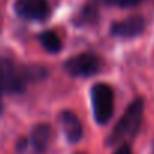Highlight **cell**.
<instances>
[{
  "label": "cell",
  "instance_id": "6da1fadb",
  "mask_svg": "<svg viewBox=\"0 0 154 154\" xmlns=\"http://www.w3.org/2000/svg\"><path fill=\"white\" fill-rule=\"evenodd\" d=\"M45 75H47L45 68L18 65L11 59L0 57V94L23 92L30 82L41 80Z\"/></svg>",
  "mask_w": 154,
  "mask_h": 154
},
{
  "label": "cell",
  "instance_id": "7a4b0ae2",
  "mask_svg": "<svg viewBox=\"0 0 154 154\" xmlns=\"http://www.w3.org/2000/svg\"><path fill=\"white\" fill-rule=\"evenodd\" d=\"M143 119V100L136 98L134 101L130 103L127 110L122 113L116 125L113 127L110 136L107 137L109 145H116L122 143L127 139H131L137 134Z\"/></svg>",
  "mask_w": 154,
  "mask_h": 154
},
{
  "label": "cell",
  "instance_id": "3957f363",
  "mask_svg": "<svg viewBox=\"0 0 154 154\" xmlns=\"http://www.w3.org/2000/svg\"><path fill=\"white\" fill-rule=\"evenodd\" d=\"M94 118L98 124H106L113 113V91L106 83H97L91 89Z\"/></svg>",
  "mask_w": 154,
  "mask_h": 154
},
{
  "label": "cell",
  "instance_id": "277c9868",
  "mask_svg": "<svg viewBox=\"0 0 154 154\" xmlns=\"http://www.w3.org/2000/svg\"><path fill=\"white\" fill-rule=\"evenodd\" d=\"M101 60L92 53H82L66 60L65 69L75 77H89L100 71Z\"/></svg>",
  "mask_w": 154,
  "mask_h": 154
},
{
  "label": "cell",
  "instance_id": "5b68a950",
  "mask_svg": "<svg viewBox=\"0 0 154 154\" xmlns=\"http://www.w3.org/2000/svg\"><path fill=\"white\" fill-rule=\"evenodd\" d=\"M15 12L26 20L42 21L48 17L47 0H17Z\"/></svg>",
  "mask_w": 154,
  "mask_h": 154
},
{
  "label": "cell",
  "instance_id": "8992f818",
  "mask_svg": "<svg viewBox=\"0 0 154 154\" xmlns=\"http://www.w3.org/2000/svg\"><path fill=\"white\" fill-rule=\"evenodd\" d=\"M143 29H145V20L139 15H134L113 23L110 27V33L118 38H134L140 35Z\"/></svg>",
  "mask_w": 154,
  "mask_h": 154
},
{
  "label": "cell",
  "instance_id": "52a82bcc",
  "mask_svg": "<svg viewBox=\"0 0 154 154\" xmlns=\"http://www.w3.org/2000/svg\"><path fill=\"white\" fill-rule=\"evenodd\" d=\"M59 121H60L62 130H63L65 137L68 139V142L74 143L77 140H80V137L83 134V128H82V124H80L79 118H77L72 112H69V110L60 112Z\"/></svg>",
  "mask_w": 154,
  "mask_h": 154
},
{
  "label": "cell",
  "instance_id": "ba28073f",
  "mask_svg": "<svg viewBox=\"0 0 154 154\" xmlns=\"http://www.w3.org/2000/svg\"><path fill=\"white\" fill-rule=\"evenodd\" d=\"M48 140H50V127L47 124H38L36 127H33L29 143L36 154H42L47 149Z\"/></svg>",
  "mask_w": 154,
  "mask_h": 154
},
{
  "label": "cell",
  "instance_id": "9c48e42d",
  "mask_svg": "<svg viewBox=\"0 0 154 154\" xmlns=\"http://www.w3.org/2000/svg\"><path fill=\"white\" fill-rule=\"evenodd\" d=\"M39 42L42 44V47L48 51V53H57L60 51L62 48V42H60V38L51 32V30H47V32H42L39 35Z\"/></svg>",
  "mask_w": 154,
  "mask_h": 154
},
{
  "label": "cell",
  "instance_id": "30bf717a",
  "mask_svg": "<svg viewBox=\"0 0 154 154\" xmlns=\"http://www.w3.org/2000/svg\"><path fill=\"white\" fill-rule=\"evenodd\" d=\"M95 21H97V9L92 6L83 8L79 15V24H88V23H95Z\"/></svg>",
  "mask_w": 154,
  "mask_h": 154
},
{
  "label": "cell",
  "instance_id": "8fae6325",
  "mask_svg": "<svg viewBox=\"0 0 154 154\" xmlns=\"http://www.w3.org/2000/svg\"><path fill=\"white\" fill-rule=\"evenodd\" d=\"M101 3L109 6H118V8H133L142 3L143 0H100Z\"/></svg>",
  "mask_w": 154,
  "mask_h": 154
},
{
  "label": "cell",
  "instance_id": "7c38bea8",
  "mask_svg": "<svg viewBox=\"0 0 154 154\" xmlns=\"http://www.w3.org/2000/svg\"><path fill=\"white\" fill-rule=\"evenodd\" d=\"M113 154H131V148L128 145H121Z\"/></svg>",
  "mask_w": 154,
  "mask_h": 154
},
{
  "label": "cell",
  "instance_id": "4fadbf2b",
  "mask_svg": "<svg viewBox=\"0 0 154 154\" xmlns=\"http://www.w3.org/2000/svg\"><path fill=\"white\" fill-rule=\"evenodd\" d=\"M0 110H2V103H0Z\"/></svg>",
  "mask_w": 154,
  "mask_h": 154
},
{
  "label": "cell",
  "instance_id": "5bb4252c",
  "mask_svg": "<svg viewBox=\"0 0 154 154\" xmlns=\"http://www.w3.org/2000/svg\"><path fill=\"white\" fill-rule=\"evenodd\" d=\"M152 154H154V146H152Z\"/></svg>",
  "mask_w": 154,
  "mask_h": 154
}]
</instances>
